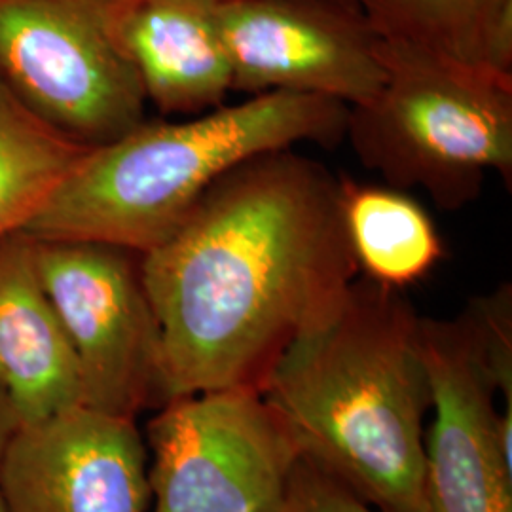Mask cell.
I'll list each match as a JSON object with an SVG mask.
<instances>
[{
    "label": "cell",
    "instance_id": "6da1fadb",
    "mask_svg": "<svg viewBox=\"0 0 512 512\" xmlns=\"http://www.w3.org/2000/svg\"><path fill=\"white\" fill-rule=\"evenodd\" d=\"M141 274L160 327L165 403L239 385L260 391L281 353L359 275L342 177L293 148L249 158L141 255Z\"/></svg>",
    "mask_w": 512,
    "mask_h": 512
},
{
    "label": "cell",
    "instance_id": "7a4b0ae2",
    "mask_svg": "<svg viewBox=\"0 0 512 512\" xmlns=\"http://www.w3.org/2000/svg\"><path fill=\"white\" fill-rule=\"evenodd\" d=\"M420 323L401 289L357 277L260 387L300 454L384 512H427Z\"/></svg>",
    "mask_w": 512,
    "mask_h": 512
},
{
    "label": "cell",
    "instance_id": "3957f363",
    "mask_svg": "<svg viewBox=\"0 0 512 512\" xmlns=\"http://www.w3.org/2000/svg\"><path fill=\"white\" fill-rule=\"evenodd\" d=\"M348 112V105L327 97L268 92L181 122L143 120L92 148L23 232L145 255L236 165L300 143H342Z\"/></svg>",
    "mask_w": 512,
    "mask_h": 512
},
{
    "label": "cell",
    "instance_id": "277c9868",
    "mask_svg": "<svg viewBox=\"0 0 512 512\" xmlns=\"http://www.w3.org/2000/svg\"><path fill=\"white\" fill-rule=\"evenodd\" d=\"M380 54V92L348 112L359 162L446 211L475 202L490 173L511 188L512 74L382 38Z\"/></svg>",
    "mask_w": 512,
    "mask_h": 512
},
{
    "label": "cell",
    "instance_id": "5b68a950",
    "mask_svg": "<svg viewBox=\"0 0 512 512\" xmlns=\"http://www.w3.org/2000/svg\"><path fill=\"white\" fill-rule=\"evenodd\" d=\"M133 0H0V78L84 147L139 126L147 97L124 46Z\"/></svg>",
    "mask_w": 512,
    "mask_h": 512
},
{
    "label": "cell",
    "instance_id": "8992f818",
    "mask_svg": "<svg viewBox=\"0 0 512 512\" xmlns=\"http://www.w3.org/2000/svg\"><path fill=\"white\" fill-rule=\"evenodd\" d=\"M154 512H275L300 450L256 387L169 399L148 421Z\"/></svg>",
    "mask_w": 512,
    "mask_h": 512
},
{
    "label": "cell",
    "instance_id": "52a82bcc",
    "mask_svg": "<svg viewBox=\"0 0 512 512\" xmlns=\"http://www.w3.org/2000/svg\"><path fill=\"white\" fill-rule=\"evenodd\" d=\"M35 260L78 363L82 404L128 420L160 408L162 340L141 255L97 241L35 238Z\"/></svg>",
    "mask_w": 512,
    "mask_h": 512
},
{
    "label": "cell",
    "instance_id": "ba28073f",
    "mask_svg": "<svg viewBox=\"0 0 512 512\" xmlns=\"http://www.w3.org/2000/svg\"><path fill=\"white\" fill-rule=\"evenodd\" d=\"M232 90L319 95L348 107L380 92V37L357 0H217Z\"/></svg>",
    "mask_w": 512,
    "mask_h": 512
},
{
    "label": "cell",
    "instance_id": "9c48e42d",
    "mask_svg": "<svg viewBox=\"0 0 512 512\" xmlns=\"http://www.w3.org/2000/svg\"><path fill=\"white\" fill-rule=\"evenodd\" d=\"M421 355L433 423L425 435V511L512 512V442L495 385L463 315L423 319Z\"/></svg>",
    "mask_w": 512,
    "mask_h": 512
},
{
    "label": "cell",
    "instance_id": "30bf717a",
    "mask_svg": "<svg viewBox=\"0 0 512 512\" xmlns=\"http://www.w3.org/2000/svg\"><path fill=\"white\" fill-rule=\"evenodd\" d=\"M0 488L8 512H147V444L135 420L78 404L19 423Z\"/></svg>",
    "mask_w": 512,
    "mask_h": 512
},
{
    "label": "cell",
    "instance_id": "8fae6325",
    "mask_svg": "<svg viewBox=\"0 0 512 512\" xmlns=\"http://www.w3.org/2000/svg\"><path fill=\"white\" fill-rule=\"evenodd\" d=\"M0 389L21 423L82 404L78 363L27 232L0 238Z\"/></svg>",
    "mask_w": 512,
    "mask_h": 512
},
{
    "label": "cell",
    "instance_id": "7c38bea8",
    "mask_svg": "<svg viewBox=\"0 0 512 512\" xmlns=\"http://www.w3.org/2000/svg\"><path fill=\"white\" fill-rule=\"evenodd\" d=\"M122 37L147 103L165 116L217 109L234 92L217 0H133Z\"/></svg>",
    "mask_w": 512,
    "mask_h": 512
},
{
    "label": "cell",
    "instance_id": "4fadbf2b",
    "mask_svg": "<svg viewBox=\"0 0 512 512\" xmlns=\"http://www.w3.org/2000/svg\"><path fill=\"white\" fill-rule=\"evenodd\" d=\"M342 217L359 272L378 285L403 289L444 256L435 222L406 190L342 177Z\"/></svg>",
    "mask_w": 512,
    "mask_h": 512
},
{
    "label": "cell",
    "instance_id": "5bb4252c",
    "mask_svg": "<svg viewBox=\"0 0 512 512\" xmlns=\"http://www.w3.org/2000/svg\"><path fill=\"white\" fill-rule=\"evenodd\" d=\"M382 40L512 74V0H357Z\"/></svg>",
    "mask_w": 512,
    "mask_h": 512
},
{
    "label": "cell",
    "instance_id": "9a60e30c",
    "mask_svg": "<svg viewBox=\"0 0 512 512\" xmlns=\"http://www.w3.org/2000/svg\"><path fill=\"white\" fill-rule=\"evenodd\" d=\"M90 150L38 118L0 78V238L23 232Z\"/></svg>",
    "mask_w": 512,
    "mask_h": 512
},
{
    "label": "cell",
    "instance_id": "2e32d148",
    "mask_svg": "<svg viewBox=\"0 0 512 512\" xmlns=\"http://www.w3.org/2000/svg\"><path fill=\"white\" fill-rule=\"evenodd\" d=\"M275 512H384L311 459L300 456Z\"/></svg>",
    "mask_w": 512,
    "mask_h": 512
},
{
    "label": "cell",
    "instance_id": "e0dca14e",
    "mask_svg": "<svg viewBox=\"0 0 512 512\" xmlns=\"http://www.w3.org/2000/svg\"><path fill=\"white\" fill-rule=\"evenodd\" d=\"M19 421L18 412L16 408L10 403V399L4 395V391L0 389V467H2V459H4V452L6 446L12 439L14 431L18 429ZM0 512H8L6 503H4V495H2V488H0Z\"/></svg>",
    "mask_w": 512,
    "mask_h": 512
},
{
    "label": "cell",
    "instance_id": "ac0fdd59",
    "mask_svg": "<svg viewBox=\"0 0 512 512\" xmlns=\"http://www.w3.org/2000/svg\"><path fill=\"white\" fill-rule=\"evenodd\" d=\"M219 2H220V0H219Z\"/></svg>",
    "mask_w": 512,
    "mask_h": 512
}]
</instances>
